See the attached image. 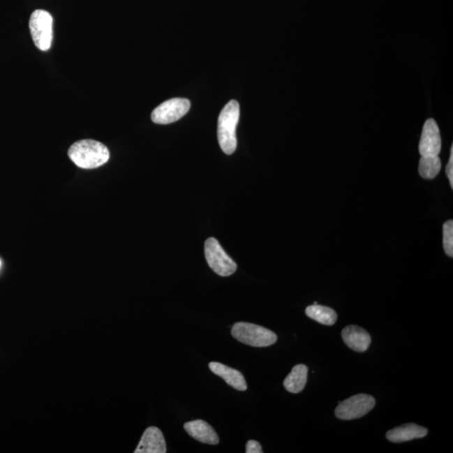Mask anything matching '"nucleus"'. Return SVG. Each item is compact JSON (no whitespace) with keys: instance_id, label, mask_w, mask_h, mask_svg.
I'll use <instances>...</instances> for the list:
<instances>
[{"instance_id":"0eeeda50","label":"nucleus","mask_w":453,"mask_h":453,"mask_svg":"<svg viewBox=\"0 0 453 453\" xmlns=\"http://www.w3.org/2000/svg\"><path fill=\"white\" fill-rule=\"evenodd\" d=\"M191 103L186 98H172L161 103L151 114L154 123L168 124L177 121L188 113Z\"/></svg>"},{"instance_id":"4468645a","label":"nucleus","mask_w":453,"mask_h":453,"mask_svg":"<svg viewBox=\"0 0 453 453\" xmlns=\"http://www.w3.org/2000/svg\"><path fill=\"white\" fill-rule=\"evenodd\" d=\"M307 373L309 368L306 365H296L284 380L285 389L293 394L302 392L306 385Z\"/></svg>"},{"instance_id":"dca6fc26","label":"nucleus","mask_w":453,"mask_h":453,"mask_svg":"<svg viewBox=\"0 0 453 453\" xmlns=\"http://www.w3.org/2000/svg\"><path fill=\"white\" fill-rule=\"evenodd\" d=\"M442 169V162L438 156H422L419 163V173L424 179L431 180L438 176Z\"/></svg>"},{"instance_id":"9d476101","label":"nucleus","mask_w":453,"mask_h":453,"mask_svg":"<svg viewBox=\"0 0 453 453\" xmlns=\"http://www.w3.org/2000/svg\"><path fill=\"white\" fill-rule=\"evenodd\" d=\"M344 343L353 351L363 352L371 343V336L366 331L355 325L348 326L342 332Z\"/></svg>"},{"instance_id":"423d86ee","label":"nucleus","mask_w":453,"mask_h":453,"mask_svg":"<svg viewBox=\"0 0 453 453\" xmlns=\"http://www.w3.org/2000/svg\"><path fill=\"white\" fill-rule=\"evenodd\" d=\"M376 406V400L371 396L365 394H356L347 399L335 410L336 417L344 421L359 419L364 417Z\"/></svg>"},{"instance_id":"f03ea898","label":"nucleus","mask_w":453,"mask_h":453,"mask_svg":"<svg viewBox=\"0 0 453 453\" xmlns=\"http://www.w3.org/2000/svg\"><path fill=\"white\" fill-rule=\"evenodd\" d=\"M239 120V105L235 101L228 103L218 118V138L220 147L227 155L236 151V128Z\"/></svg>"},{"instance_id":"39448f33","label":"nucleus","mask_w":453,"mask_h":453,"mask_svg":"<svg viewBox=\"0 0 453 453\" xmlns=\"http://www.w3.org/2000/svg\"><path fill=\"white\" fill-rule=\"evenodd\" d=\"M205 257L210 268L220 276H230L236 272L235 262L214 238H209L205 242Z\"/></svg>"},{"instance_id":"2eb2a0df","label":"nucleus","mask_w":453,"mask_h":453,"mask_svg":"<svg viewBox=\"0 0 453 453\" xmlns=\"http://www.w3.org/2000/svg\"><path fill=\"white\" fill-rule=\"evenodd\" d=\"M306 314L314 321L327 326L334 325L338 319V315L334 309L318 304L307 307Z\"/></svg>"},{"instance_id":"6e6552de","label":"nucleus","mask_w":453,"mask_h":453,"mask_svg":"<svg viewBox=\"0 0 453 453\" xmlns=\"http://www.w3.org/2000/svg\"><path fill=\"white\" fill-rule=\"evenodd\" d=\"M442 151V138L438 124L429 119L424 124L419 151L422 156H438Z\"/></svg>"},{"instance_id":"a211bd4d","label":"nucleus","mask_w":453,"mask_h":453,"mask_svg":"<svg viewBox=\"0 0 453 453\" xmlns=\"http://www.w3.org/2000/svg\"><path fill=\"white\" fill-rule=\"evenodd\" d=\"M446 174L448 177L449 182H450L451 188H453V145L451 147L450 159L446 168Z\"/></svg>"},{"instance_id":"f3484780","label":"nucleus","mask_w":453,"mask_h":453,"mask_svg":"<svg viewBox=\"0 0 453 453\" xmlns=\"http://www.w3.org/2000/svg\"><path fill=\"white\" fill-rule=\"evenodd\" d=\"M443 247L449 257L453 256V222L448 220L443 225Z\"/></svg>"},{"instance_id":"f8f14e48","label":"nucleus","mask_w":453,"mask_h":453,"mask_svg":"<svg viewBox=\"0 0 453 453\" xmlns=\"http://www.w3.org/2000/svg\"><path fill=\"white\" fill-rule=\"evenodd\" d=\"M184 428L186 431L198 442L210 445H217L219 443L218 436L214 428L202 419L186 422Z\"/></svg>"},{"instance_id":"f257e3e1","label":"nucleus","mask_w":453,"mask_h":453,"mask_svg":"<svg viewBox=\"0 0 453 453\" xmlns=\"http://www.w3.org/2000/svg\"><path fill=\"white\" fill-rule=\"evenodd\" d=\"M68 156L78 168L94 169L110 160V151L105 144L94 140H82L69 148Z\"/></svg>"},{"instance_id":"1a4fd4ad","label":"nucleus","mask_w":453,"mask_h":453,"mask_svg":"<svg viewBox=\"0 0 453 453\" xmlns=\"http://www.w3.org/2000/svg\"><path fill=\"white\" fill-rule=\"evenodd\" d=\"M166 443L159 428L151 426L144 431L135 453H165Z\"/></svg>"},{"instance_id":"7ed1b4c3","label":"nucleus","mask_w":453,"mask_h":453,"mask_svg":"<svg viewBox=\"0 0 453 453\" xmlns=\"http://www.w3.org/2000/svg\"><path fill=\"white\" fill-rule=\"evenodd\" d=\"M231 334L239 342L255 348L269 347L277 341L275 332L248 322L235 323Z\"/></svg>"},{"instance_id":"9b49d317","label":"nucleus","mask_w":453,"mask_h":453,"mask_svg":"<svg viewBox=\"0 0 453 453\" xmlns=\"http://www.w3.org/2000/svg\"><path fill=\"white\" fill-rule=\"evenodd\" d=\"M426 428L418 426L417 424L408 423L401 426L394 428L386 433V438L389 442L400 443L409 442V440L423 438L427 435Z\"/></svg>"},{"instance_id":"20e7f679","label":"nucleus","mask_w":453,"mask_h":453,"mask_svg":"<svg viewBox=\"0 0 453 453\" xmlns=\"http://www.w3.org/2000/svg\"><path fill=\"white\" fill-rule=\"evenodd\" d=\"M53 19L51 14L43 10L33 12L30 23L31 34L36 47L40 51H48L52 43Z\"/></svg>"},{"instance_id":"6ab92c4d","label":"nucleus","mask_w":453,"mask_h":453,"mask_svg":"<svg viewBox=\"0 0 453 453\" xmlns=\"http://www.w3.org/2000/svg\"><path fill=\"white\" fill-rule=\"evenodd\" d=\"M262 447L260 444L256 440H248L246 445V453H262Z\"/></svg>"},{"instance_id":"ddd939ff","label":"nucleus","mask_w":453,"mask_h":453,"mask_svg":"<svg viewBox=\"0 0 453 453\" xmlns=\"http://www.w3.org/2000/svg\"><path fill=\"white\" fill-rule=\"evenodd\" d=\"M209 369L216 376L221 377L225 380L226 383L232 386V388L240 390V392H245L247 389L248 386L244 376L236 369L217 363V362H211Z\"/></svg>"},{"instance_id":"aec40b11","label":"nucleus","mask_w":453,"mask_h":453,"mask_svg":"<svg viewBox=\"0 0 453 453\" xmlns=\"http://www.w3.org/2000/svg\"><path fill=\"white\" fill-rule=\"evenodd\" d=\"M0 266H1V261H0Z\"/></svg>"}]
</instances>
